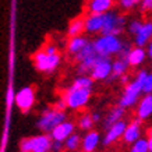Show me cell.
I'll use <instances>...</instances> for the list:
<instances>
[{
	"mask_svg": "<svg viewBox=\"0 0 152 152\" xmlns=\"http://www.w3.org/2000/svg\"><path fill=\"white\" fill-rule=\"evenodd\" d=\"M64 148V142L60 141H53L52 144V152H61V149Z\"/></svg>",
	"mask_w": 152,
	"mask_h": 152,
	"instance_id": "obj_33",
	"label": "cell"
},
{
	"mask_svg": "<svg viewBox=\"0 0 152 152\" xmlns=\"http://www.w3.org/2000/svg\"><path fill=\"white\" fill-rule=\"evenodd\" d=\"M151 73H152V71H151Z\"/></svg>",
	"mask_w": 152,
	"mask_h": 152,
	"instance_id": "obj_41",
	"label": "cell"
},
{
	"mask_svg": "<svg viewBox=\"0 0 152 152\" xmlns=\"http://www.w3.org/2000/svg\"><path fill=\"white\" fill-rule=\"evenodd\" d=\"M74 130H75V124L74 121H70V120H66L63 123H60L57 127H56L53 131L50 133V137L53 141H60V142H64L66 140L69 138L71 134H74Z\"/></svg>",
	"mask_w": 152,
	"mask_h": 152,
	"instance_id": "obj_13",
	"label": "cell"
},
{
	"mask_svg": "<svg viewBox=\"0 0 152 152\" xmlns=\"http://www.w3.org/2000/svg\"><path fill=\"white\" fill-rule=\"evenodd\" d=\"M52 140L50 134H38L34 137H27V138L21 140L20 148L21 151L27 152H52Z\"/></svg>",
	"mask_w": 152,
	"mask_h": 152,
	"instance_id": "obj_6",
	"label": "cell"
},
{
	"mask_svg": "<svg viewBox=\"0 0 152 152\" xmlns=\"http://www.w3.org/2000/svg\"><path fill=\"white\" fill-rule=\"evenodd\" d=\"M126 28V17L116 11H107L105 14V23L101 35H119Z\"/></svg>",
	"mask_w": 152,
	"mask_h": 152,
	"instance_id": "obj_8",
	"label": "cell"
},
{
	"mask_svg": "<svg viewBox=\"0 0 152 152\" xmlns=\"http://www.w3.org/2000/svg\"><path fill=\"white\" fill-rule=\"evenodd\" d=\"M120 83L123 84V85H127V84L130 83V81H131V80H130V77L129 75H127V74H126V75H123V77H120Z\"/></svg>",
	"mask_w": 152,
	"mask_h": 152,
	"instance_id": "obj_38",
	"label": "cell"
},
{
	"mask_svg": "<svg viewBox=\"0 0 152 152\" xmlns=\"http://www.w3.org/2000/svg\"><path fill=\"white\" fill-rule=\"evenodd\" d=\"M95 124V121L92 119V115H89V113H84L78 117L77 120V126H78L80 130H83V131H91Z\"/></svg>",
	"mask_w": 152,
	"mask_h": 152,
	"instance_id": "obj_25",
	"label": "cell"
},
{
	"mask_svg": "<svg viewBox=\"0 0 152 152\" xmlns=\"http://www.w3.org/2000/svg\"><path fill=\"white\" fill-rule=\"evenodd\" d=\"M140 9L142 13H152V0H141Z\"/></svg>",
	"mask_w": 152,
	"mask_h": 152,
	"instance_id": "obj_31",
	"label": "cell"
},
{
	"mask_svg": "<svg viewBox=\"0 0 152 152\" xmlns=\"http://www.w3.org/2000/svg\"><path fill=\"white\" fill-rule=\"evenodd\" d=\"M60 61H61V57H60L59 53L49 55L43 49L38 50L34 55V66L41 73H52V71H55L60 66Z\"/></svg>",
	"mask_w": 152,
	"mask_h": 152,
	"instance_id": "obj_7",
	"label": "cell"
},
{
	"mask_svg": "<svg viewBox=\"0 0 152 152\" xmlns=\"http://www.w3.org/2000/svg\"><path fill=\"white\" fill-rule=\"evenodd\" d=\"M71 85H74V87H77V88H88V89H92L94 80L91 78V75H78V77L74 78Z\"/></svg>",
	"mask_w": 152,
	"mask_h": 152,
	"instance_id": "obj_26",
	"label": "cell"
},
{
	"mask_svg": "<svg viewBox=\"0 0 152 152\" xmlns=\"http://www.w3.org/2000/svg\"><path fill=\"white\" fill-rule=\"evenodd\" d=\"M53 107H56L57 110H64V109H67V105H66V102H64V99L61 98V99H59V101L55 103V106Z\"/></svg>",
	"mask_w": 152,
	"mask_h": 152,
	"instance_id": "obj_34",
	"label": "cell"
},
{
	"mask_svg": "<svg viewBox=\"0 0 152 152\" xmlns=\"http://www.w3.org/2000/svg\"><path fill=\"white\" fill-rule=\"evenodd\" d=\"M129 152H151L148 140L147 138H140L138 141H135L134 144H131Z\"/></svg>",
	"mask_w": 152,
	"mask_h": 152,
	"instance_id": "obj_27",
	"label": "cell"
},
{
	"mask_svg": "<svg viewBox=\"0 0 152 152\" xmlns=\"http://www.w3.org/2000/svg\"><path fill=\"white\" fill-rule=\"evenodd\" d=\"M21 152H27V151H21Z\"/></svg>",
	"mask_w": 152,
	"mask_h": 152,
	"instance_id": "obj_40",
	"label": "cell"
},
{
	"mask_svg": "<svg viewBox=\"0 0 152 152\" xmlns=\"http://www.w3.org/2000/svg\"><path fill=\"white\" fill-rule=\"evenodd\" d=\"M135 115L140 120H148L152 117V94H144L135 106Z\"/></svg>",
	"mask_w": 152,
	"mask_h": 152,
	"instance_id": "obj_14",
	"label": "cell"
},
{
	"mask_svg": "<svg viewBox=\"0 0 152 152\" xmlns=\"http://www.w3.org/2000/svg\"><path fill=\"white\" fill-rule=\"evenodd\" d=\"M142 23L144 21H141V20H131V21L127 24V29H129V32L131 34L133 37H135L137 32L140 31V28L142 27Z\"/></svg>",
	"mask_w": 152,
	"mask_h": 152,
	"instance_id": "obj_28",
	"label": "cell"
},
{
	"mask_svg": "<svg viewBox=\"0 0 152 152\" xmlns=\"http://www.w3.org/2000/svg\"><path fill=\"white\" fill-rule=\"evenodd\" d=\"M113 0H88L87 10L91 14H106L113 7Z\"/></svg>",
	"mask_w": 152,
	"mask_h": 152,
	"instance_id": "obj_18",
	"label": "cell"
},
{
	"mask_svg": "<svg viewBox=\"0 0 152 152\" xmlns=\"http://www.w3.org/2000/svg\"><path fill=\"white\" fill-rule=\"evenodd\" d=\"M92 89L88 88H77L74 85H70L64 92H63V99H64L67 109L71 110H80L88 105L91 99Z\"/></svg>",
	"mask_w": 152,
	"mask_h": 152,
	"instance_id": "obj_2",
	"label": "cell"
},
{
	"mask_svg": "<svg viewBox=\"0 0 152 152\" xmlns=\"http://www.w3.org/2000/svg\"><path fill=\"white\" fill-rule=\"evenodd\" d=\"M92 119H94V121H95V123L101 121V120H102L101 113H98V112H94V113H92Z\"/></svg>",
	"mask_w": 152,
	"mask_h": 152,
	"instance_id": "obj_39",
	"label": "cell"
},
{
	"mask_svg": "<svg viewBox=\"0 0 152 152\" xmlns=\"http://www.w3.org/2000/svg\"><path fill=\"white\" fill-rule=\"evenodd\" d=\"M124 113H126V109L124 107H121L120 105L112 107L110 110L106 113L105 119H103V129H109V127L113 126L115 123L121 121L123 117H124Z\"/></svg>",
	"mask_w": 152,
	"mask_h": 152,
	"instance_id": "obj_20",
	"label": "cell"
},
{
	"mask_svg": "<svg viewBox=\"0 0 152 152\" xmlns=\"http://www.w3.org/2000/svg\"><path fill=\"white\" fill-rule=\"evenodd\" d=\"M99 144H101V134L95 130H91V131H87L83 137L81 149L83 152H95L99 147Z\"/></svg>",
	"mask_w": 152,
	"mask_h": 152,
	"instance_id": "obj_17",
	"label": "cell"
},
{
	"mask_svg": "<svg viewBox=\"0 0 152 152\" xmlns=\"http://www.w3.org/2000/svg\"><path fill=\"white\" fill-rule=\"evenodd\" d=\"M112 66H113V61L110 60V57H99L96 64L94 66V69L89 73L91 78L94 81L109 80L112 75Z\"/></svg>",
	"mask_w": 152,
	"mask_h": 152,
	"instance_id": "obj_10",
	"label": "cell"
},
{
	"mask_svg": "<svg viewBox=\"0 0 152 152\" xmlns=\"http://www.w3.org/2000/svg\"><path fill=\"white\" fill-rule=\"evenodd\" d=\"M6 102H7V106H9V107L13 105V103H15V92H14L11 88L7 91V95H6Z\"/></svg>",
	"mask_w": 152,
	"mask_h": 152,
	"instance_id": "obj_32",
	"label": "cell"
},
{
	"mask_svg": "<svg viewBox=\"0 0 152 152\" xmlns=\"http://www.w3.org/2000/svg\"><path fill=\"white\" fill-rule=\"evenodd\" d=\"M148 57L147 49L142 46H134L131 48L129 56H127V61H129L130 67H138L145 61V59Z\"/></svg>",
	"mask_w": 152,
	"mask_h": 152,
	"instance_id": "obj_19",
	"label": "cell"
},
{
	"mask_svg": "<svg viewBox=\"0 0 152 152\" xmlns=\"http://www.w3.org/2000/svg\"><path fill=\"white\" fill-rule=\"evenodd\" d=\"M145 49H147V55H148V57L152 60V41L148 43L147 46H145Z\"/></svg>",
	"mask_w": 152,
	"mask_h": 152,
	"instance_id": "obj_37",
	"label": "cell"
},
{
	"mask_svg": "<svg viewBox=\"0 0 152 152\" xmlns=\"http://www.w3.org/2000/svg\"><path fill=\"white\" fill-rule=\"evenodd\" d=\"M147 140H148V144H149V149L152 152V127L148 130V135H147Z\"/></svg>",
	"mask_w": 152,
	"mask_h": 152,
	"instance_id": "obj_36",
	"label": "cell"
},
{
	"mask_svg": "<svg viewBox=\"0 0 152 152\" xmlns=\"http://www.w3.org/2000/svg\"><path fill=\"white\" fill-rule=\"evenodd\" d=\"M126 127H127V123L124 120H121V121H117L113 126H110L109 129H106V133L103 135V138H102V144L109 147L112 144H115L116 141H119L120 138H123Z\"/></svg>",
	"mask_w": 152,
	"mask_h": 152,
	"instance_id": "obj_11",
	"label": "cell"
},
{
	"mask_svg": "<svg viewBox=\"0 0 152 152\" xmlns=\"http://www.w3.org/2000/svg\"><path fill=\"white\" fill-rule=\"evenodd\" d=\"M140 3H141V0H119V4L123 10L133 9L135 6H138Z\"/></svg>",
	"mask_w": 152,
	"mask_h": 152,
	"instance_id": "obj_29",
	"label": "cell"
},
{
	"mask_svg": "<svg viewBox=\"0 0 152 152\" xmlns=\"http://www.w3.org/2000/svg\"><path fill=\"white\" fill-rule=\"evenodd\" d=\"M88 43H89V41H88L85 37H83V35L69 38V42H67V52H69L70 55L75 56V55H78L80 52L83 50Z\"/></svg>",
	"mask_w": 152,
	"mask_h": 152,
	"instance_id": "obj_21",
	"label": "cell"
},
{
	"mask_svg": "<svg viewBox=\"0 0 152 152\" xmlns=\"http://www.w3.org/2000/svg\"><path fill=\"white\" fill-rule=\"evenodd\" d=\"M74 57H75L77 64H78V67H77L78 75H88L91 73V70L94 69V66L96 64V61L99 60L101 56L98 55L96 50H95L94 41H89V43L87 46L84 48L78 55L74 56Z\"/></svg>",
	"mask_w": 152,
	"mask_h": 152,
	"instance_id": "obj_4",
	"label": "cell"
},
{
	"mask_svg": "<svg viewBox=\"0 0 152 152\" xmlns=\"http://www.w3.org/2000/svg\"><path fill=\"white\" fill-rule=\"evenodd\" d=\"M151 41H152V20H147V21L142 23V27L140 28L137 35L134 37V45L145 48Z\"/></svg>",
	"mask_w": 152,
	"mask_h": 152,
	"instance_id": "obj_16",
	"label": "cell"
},
{
	"mask_svg": "<svg viewBox=\"0 0 152 152\" xmlns=\"http://www.w3.org/2000/svg\"><path fill=\"white\" fill-rule=\"evenodd\" d=\"M124 41L120 39L119 35H99L94 41L95 50L101 57H112L119 55Z\"/></svg>",
	"mask_w": 152,
	"mask_h": 152,
	"instance_id": "obj_3",
	"label": "cell"
},
{
	"mask_svg": "<svg viewBox=\"0 0 152 152\" xmlns=\"http://www.w3.org/2000/svg\"><path fill=\"white\" fill-rule=\"evenodd\" d=\"M85 18V32L87 34H101L103 23H105V14H91L88 13Z\"/></svg>",
	"mask_w": 152,
	"mask_h": 152,
	"instance_id": "obj_15",
	"label": "cell"
},
{
	"mask_svg": "<svg viewBox=\"0 0 152 152\" xmlns=\"http://www.w3.org/2000/svg\"><path fill=\"white\" fill-rule=\"evenodd\" d=\"M83 32H85V18L83 17H77L70 21V24L67 25V37L73 38V37H78V35H83Z\"/></svg>",
	"mask_w": 152,
	"mask_h": 152,
	"instance_id": "obj_22",
	"label": "cell"
},
{
	"mask_svg": "<svg viewBox=\"0 0 152 152\" xmlns=\"http://www.w3.org/2000/svg\"><path fill=\"white\" fill-rule=\"evenodd\" d=\"M142 91L144 94H152V73H148V75L144 80Z\"/></svg>",
	"mask_w": 152,
	"mask_h": 152,
	"instance_id": "obj_30",
	"label": "cell"
},
{
	"mask_svg": "<svg viewBox=\"0 0 152 152\" xmlns=\"http://www.w3.org/2000/svg\"><path fill=\"white\" fill-rule=\"evenodd\" d=\"M81 144H83L81 135L77 133H74L64 141V148L67 152H74V151H77L78 148H81Z\"/></svg>",
	"mask_w": 152,
	"mask_h": 152,
	"instance_id": "obj_24",
	"label": "cell"
},
{
	"mask_svg": "<svg viewBox=\"0 0 152 152\" xmlns=\"http://www.w3.org/2000/svg\"><path fill=\"white\" fill-rule=\"evenodd\" d=\"M147 75H148V71L140 70L138 73L135 74L134 80H131L127 85H124V89H123V92H121L120 99H119V105L121 107L129 109V107L137 106V103L141 99V95L144 94L142 84Z\"/></svg>",
	"mask_w": 152,
	"mask_h": 152,
	"instance_id": "obj_1",
	"label": "cell"
},
{
	"mask_svg": "<svg viewBox=\"0 0 152 152\" xmlns=\"http://www.w3.org/2000/svg\"><path fill=\"white\" fill-rule=\"evenodd\" d=\"M43 50L46 52V53H49V55H56V53H59V52H57V48H56L55 45H50V43L43 48Z\"/></svg>",
	"mask_w": 152,
	"mask_h": 152,
	"instance_id": "obj_35",
	"label": "cell"
},
{
	"mask_svg": "<svg viewBox=\"0 0 152 152\" xmlns=\"http://www.w3.org/2000/svg\"><path fill=\"white\" fill-rule=\"evenodd\" d=\"M66 120H67V117H66L64 110H57L56 107H50V109H45L42 112L37 126L42 133L50 134L60 123H63Z\"/></svg>",
	"mask_w": 152,
	"mask_h": 152,
	"instance_id": "obj_5",
	"label": "cell"
},
{
	"mask_svg": "<svg viewBox=\"0 0 152 152\" xmlns=\"http://www.w3.org/2000/svg\"><path fill=\"white\" fill-rule=\"evenodd\" d=\"M129 67H130V64H129V61H127V59L117 57V59L113 61V66H112V75L109 80H116V78H120V77L126 75Z\"/></svg>",
	"mask_w": 152,
	"mask_h": 152,
	"instance_id": "obj_23",
	"label": "cell"
},
{
	"mask_svg": "<svg viewBox=\"0 0 152 152\" xmlns=\"http://www.w3.org/2000/svg\"><path fill=\"white\" fill-rule=\"evenodd\" d=\"M141 121L142 120L135 119L131 120L130 123H127V127H126L124 135H123V141L126 144H134L135 141H138L141 138V134H142V126H141Z\"/></svg>",
	"mask_w": 152,
	"mask_h": 152,
	"instance_id": "obj_12",
	"label": "cell"
},
{
	"mask_svg": "<svg viewBox=\"0 0 152 152\" xmlns=\"http://www.w3.org/2000/svg\"><path fill=\"white\" fill-rule=\"evenodd\" d=\"M35 103V91L32 87H23L15 92V105L21 112H29Z\"/></svg>",
	"mask_w": 152,
	"mask_h": 152,
	"instance_id": "obj_9",
	"label": "cell"
}]
</instances>
